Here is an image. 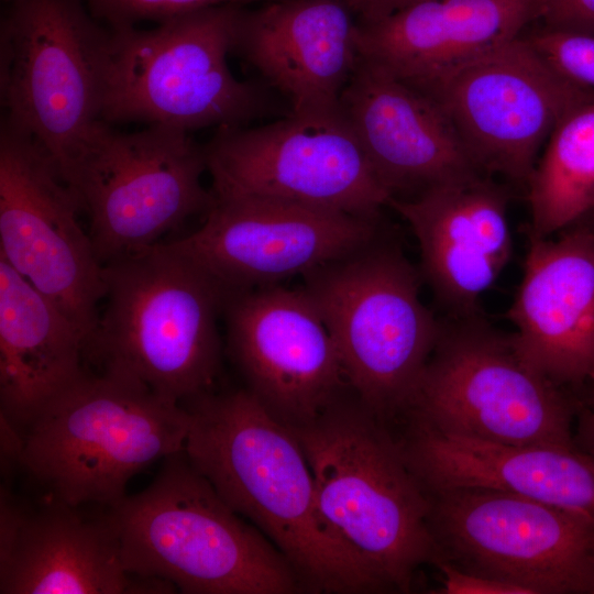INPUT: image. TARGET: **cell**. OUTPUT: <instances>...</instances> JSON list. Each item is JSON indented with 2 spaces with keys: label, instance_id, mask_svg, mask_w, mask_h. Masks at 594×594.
I'll return each mask as SVG.
<instances>
[{
  "label": "cell",
  "instance_id": "33",
  "mask_svg": "<svg viewBox=\"0 0 594 594\" xmlns=\"http://www.w3.org/2000/svg\"><path fill=\"white\" fill-rule=\"evenodd\" d=\"M593 417H594V408L592 409H586Z\"/></svg>",
  "mask_w": 594,
  "mask_h": 594
},
{
  "label": "cell",
  "instance_id": "5",
  "mask_svg": "<svg viewBox=\"0 0 594 594\" xmlns=\"http://www.w3.org/2000/svg\"><path fill=\"white\" fill-rule=\"evenodd\" d=\"M242 13L239 4H223L152 29H108L101 120L190 133L248 125L267 113L265 88L238 79L229 66Z\"/></svg>",
  "mask_w": 594,
  "mask_h": 594
},
{
  "label": "cell",
  "instance_id": "8",
  "mask_svg": "<svg viewBox=\"0 0 594 594\" xmlns=\"http://www.w3.org/2000/svg\"><path fill=\"white\" fill-rule=\"evenodd\" d=\"M579 405L532 371L482 314L449 317L403 416L439 432L506 444L576 446Z\"/></svg>",
  "mask_w": 594,
  "mask_h": 594
},
{
  "label": "cell",
  "instance_id": "10",
  "mask_svg": "<svg viewBox=\"0 0 594 594\" xmlns=\"http://www.w3.org/2000/svg\"><path fill=\"white\" fill-rule=\"evenodd\" d=\"M205 145L189 132L150 124L120 132L98 121L81 143L64 179L89 220L101 265L157 243L158 238L213 201L202 183Z\"/></svg>",
  "mask_w": 594,
  "mask_h": 594
},
{
  "label": "cell",
  "instance_id": "20",
  "mask_svg": "<svg viewBox=\"0 0 594 594\" xmlns=\"http://www.w3.org/2000/svg\"><path fill=\"white\" fill-rule=\"evenodd\" d=\"M235 52L293 112L340 110L360 57L358 22L342 0H274L241 16Z\"/></svg>",
  "mask_w": 594,
  "mask_h": 594
},
{
  "label": "cell",
  "instance_id": "25",
  "mask_svg": "<svg viewBox=\"0 0 594 594\" xmlns=\"http://www.w3.org/2000/svg\"><path fill=\"white\" fill-rule=\"evenodd\" d=\"M527 187L531 235L560 232L594 206V98L561 119Z\"/></svg>",
  "mask_w": 594,
  "mask_h": 594
},
{
  "label": "cell",
  "instance_id": "14",
  "mask_svg": "<svg viewBox=\"0 0 594 594\" xmlns=\"http://www.w3.org/2000/svg\"><path fill=\"white\" fill-rule=\"evenodd\" d=\"M487 175L528 184L554 128L594 98L558 73L526 34L453 69L425 90Z\"/></svg>",
  "mask_w": 594,
  "mask_h": 594
},
{
  "label": "cell",
  "instance_id": "11",
  "mask_svg": "<svg viewBox=\"0 0 594 594\" xmlns=\"http://www.w3.org/2000/svg\"><path fill=\"white\" fill-rule=\"evenodd\" d=\"M428 495L439 560L528 594H592V520L495 490L465 487Z\"/></svg>",
  "mask_w": 594,
  "mask_h": 594
},
{
  "label": "cell",
  "instance_id": "24",
  "mask_svg": "<svg viewBox=\"0 0 594 594\" xmlns=\"http://www.w3.org/2000/svg\"><path fill=\"white\" fill-rule=\"evenodd\" d=\"M79 329L0 256V408L22 433L85 371Z\"/></svg>",
  "mask_w": 594,
  "mask_h": 594
},
{
  "label": "cell",
  "instance_id": "21",
  "mask_svg": "<svg viewBox=\"0 0 594 594\" xmlns=\"http://www.w3.org/2000/svg\"><path fill=\"white\" fill-rule=\"evenodd\" d=\"M398 441L427 493L495 490L557 506L594 522V454L578 444L488 442L410 422Z\"/></svg>",
  "mask_w": 594,
  "mask_h": 594
},
{
  "label": "cell",
  "instance_id": "1",
  "mask_svg": "<svg viewBox=\"0 0 594 594\" xmlns=\"http://www.w3.org/2000/svg\"><path fill=\"white\" fill-rule=\"evenodd\" d=\"M184 406L190 415L184 446L189 462L280 551L302 591L394 590L326 518L298 439L245 387L212 391Z\"/></svg>",
  "mask_w": 594,
  "mask_h": 594
},
{
  "label": "cell",
  "instance_id": "29",
  "mask_svg": "<svg viewBox=\"0 0 594 594\" xmlns=\"http://www.w3.org/2000/svg\"><path fill=\"white\" fill-rule=\"evenodd\" d=\"M441 573V594H528L524 588L481 574L463 571L439 560L435 563Z\"/></svg>",
  "mask_w": 594,
  "mask_h": 594
},
{
  "label": "cell",
  "instance_id": "22",
  "mask_svg": "<svg viewBox=\"0 0 594 594\" xmlns=\"http://www.w3.org/2000/svg\"><path fill=\"white\" fill-rule=\"evenodd\" d=\"M77 508L55 499L33 513L1 485V594H133L106 516Z\"/></svg>",
  "mask_w": 594,
  "mask_h": 594
},
{
  "label": "cell",
  "instance_id": "2",
  "mask_svg": "<svg viewBox=\"0 0 594 594\" xmlns=\"http://www.w3.org/2000/svg\"><path fill=\"white\" fill-rule=\"evenodd\" d=\"M102 278L106 308L85 362L183 405L212 392L221 365L222 286L160 242L107 262Z\"/></svg>",
  "mask_w": 594,
  "mask_h": 594
},
{
  "label": "cell",
  "instance_id": "26",
  "mask_svg": "<svg viewBox=\"0 0 594 594\" xmlns=\"http://www.w3.org/2000/svg\"><path fill=\"white\" fill-rule=\"evenodd\" d=\"M90 13L110 30L136 26L143 21L166 20L223 4L274 0H84Z\"/></svg>",
  "mask_w": 594,
  "mask_h": 594
},
{
  "label": "cell",
  "instance_id": "16",
  "mask_svg": "<svg viewBox=\"0 0 594 594\" xmlns=\"http://www.w3.org/2000/svg\"><path fill=\"white\" fill-rule=\"evenodd\" d=\"M222 316L245 388L287 427L315 419L349 387L333 339L301 287L227 293Z\"/></svg>",
  "mask_w": 594,
  "mask_h": 594
},
{
  "label": "cell",
  "instance_id": "34",
  "mask_svg": "<svg viewBox=\"0 0 594 594\" xmlns=\"http://www.w3.org/2000/svg\"><path fill=\"white\" fill-rule=\"evenodd\" d=\"M592 594H594V582H593V587H592Z\"/></svg>",
  "mask_w": 594,
  "mask_h": 594
},
{
  "label": "cell",
  "instance_id": "9",
  "mask_svg": "<svg viewBox=\"0 0 594 594\" xmlns=\"http://www.w3.org/2000/svg\"><path fill=\"white\" fill-rule=\"evenodd\" d=\"M0 23L3 114L33 136L64 177L101 120L109 30L84 0H4Z\"/></svg>",
  "mask_w": 594,
  "mask_h": 594
},
{
  "label": "cell",
  "instance_id": "7",
  "mask_svg": "<svg viewBox=\"0 0 594 594\" xmlns=\"http://www.w3.org/2000/svg\"><path fill=\"white\" fill-rule=\"evenodd\" d=\"M189 424L183 404L86 369L23 431L22 468L59 502L110 506L134 475L184 450Z\"/></svg>",
  "mask_w": 594,
  "mask_h": 594
},
{
  "label": "cell",
  "instance_id": "27",
  "mask_svg": "<svg viewBox=\"0 0 594 594\" xmlns=\"http://www.w3.org/2000/svg\"><path fill=\"white\" fill-rule=\"evenodd\" d=\"M544 59L573 84L594 91V36L538 26L526 33Z\"/></svg>",
  "mask_w": 594,
  "mask_h": 594
},
{
  "label": "cell",
  "instance_id": "23",
  "mask_svg": "<svg viewBox=\"0 0 594 594\" xmlns=\"http://www.w3.org/2000/svg\"><path fill=\"white\" fill-rule=\"evenodd\" d=\"M543 0H421L358 23L360 55L419 90L539 21Z\"/></svg>",
  "mask_w": 594,
  "mask_h": 594
},
{
  "label": "cell",
  "instance_id": "13",
  "mask_svg": "<svg viewBox=\"0 0 594 594\" xmlns=\"http://www.w3.org/2000/svg\"><path fill=\"white\" fill-rule=\"evenodd\" d=\"M80 211L50 153L1 117L0 256L50 299L87 343L106 285L89 233L78 221Z\"/></svg>",
  "mask_w": 594,
  "mask_h": 594
},
{
  "label": "cell",
  "instance_id": "3",
  "mask_svg": "<svg viewBox=\"0 0 594 594\" xmlns=\"http://www.w3.org/2000/svg\"><path fill=\"white\" fill-rule=\"evenodd\" d=\"M105 516L129 574L165 579L185 594L302 591L287 559L222 499L184 450Z\"/></svg>",
  "mask_w": 594,
  "mask_h": 594
},
{
  "label": "cell",
  "instance_id": "4",
  "mask_svg": "<svg viewBox=\"0 0 594 594\" xmlns=\"http://www.w3.org/2000/svg\"><path fill=\"white\" fill-rule=\"evenodd\" d=\"M309 463L329 522L399 592H409L439 550L430 498L399 441L355 397L344 395L309 422L290 428Z\"/></svg>",
  "mask_w": 594,
  "mask_h": 594
},
{
  "label": "cell",
  "instance_id": "12",
  "mask_svg": "<svg viewBox=\"0 0 594 594\" xmlns=\"http://www.w3.org/2000/svg\"><path fill=\"white\" fill-rule=\"evenodd\" d=\"M215 196H257L377 220L392 199L341 112L217 129L205 145Z\"/></svg>",
  "mask_w": 594,
  "mask_h": 594
},
{
  "label": "cell",
  "instance_id": "31",
  "mask_svg": "<svg viewBox=\"0 0 594 594\" xmlns=\"http://www.w3.org/2000/svg\"><path fill=\"white\" fill-rule=\"evenodd\" d=\"M579 436L583 448L594 454V417L586 410H581Z\"/></svg>",
  "mask_w": 594,
  "mask_h": 594
},
{
  "label": "cell",
  "instance_id": "30",
  "mask_svg": "<svg viewBox=\"0 0 594 594\" xmlns=\"http://www.w3.org/2000/svg\"><path fill=\"white\" fill-rule=\"evenodd\" d=\"M361 24L381 21L421 0H342Z\"/></svg>",
  "mask_w": 594,
  "mask_h": 594
},
{
  "label": "cell",
  "instance_id": "19",
  "mask_svg": "<svg viewBox=\"0 0 594 594\" xmlns=\"http://www.w3.org/2000/svg\"><path fill=\"white\" fill-rule=\"evenodd\" d=\"M509 195L487 174L432 187L388 207L410 226L420 249L422 279L449 317L482 314L480 298L513 253Z\"/></svg>",
  "mask_w": 594,
  "mask_h": 594
},
{
  "label": "cell",
  "instance_id": "18",
  "mask_svg": "<svg viewBox=\"0 0 594 594\" xmlns=\"http://www.w3.org/2000/svg\"><path fill=\"white\" fill-rule=\"evenodd\" d=\"M554 240L528 234L508 319L532 371L566 389L594 385V229L576 221Z\"/></svg>",
  "mask_w": 594,
  "mask_h": 594
},
{
  "label": "cell",
  "instance_id": "17",
  "mask_svg": "<svg viewBox=\"0 0 594 594\" xmlns=\"http://www.w3.org/2000/svg\"><path fill=\"white\" fill-rule=\"evenodd\" d=\"M340 109L392 198L485 174L439 102L361 55Z\"/></svg>",
  "mask_w": 594,
  "mask_h": 594
},
{
  "label": "cell",
  "instance_id": "32",
  "mask_svg": "<svg viewBox=\"0 0 594 594\" xmlns=\"http://www.w3.org/2000/svg\"><path fill=\"white\" fill-rule=\"evenodd\" d=\"M578 221H582L594 229V206Z\"/></svg>",
  "mask_w": 594,
  "mask_h": 594
},
{
  "label": "cell",
  "instance_id": "15",
  "mask_svg": "<svg viewBox=\"0 0 594 594\" xmlns=\"http://www.w3.org/2000/svg\"><path fill=\"white\" fill-rule=\"evenodd\" d=\"M201 227L166 242L227 293L278 285L384 232L381 219L257 196H215Z\"/></svg>",
  "mask_w": 594,
  "mask_h": 594
},
{
  "label": "cell",
  "instance_id": "28",
  "mask_svg": "<svg viewBox=\"0 0 594 594\" xmlns=\"http://www.w3.org/2000/svg\"><path fill=\"white\" fill-rule=\"evenodd\" d=\"M540 26L594 36V0H543Z\"/></svg>",
  "mask_w": 594,
  "mask_h": 594
},
{
  "label": "cell",
  "instance_id": "6",
  "mask_svg": "<svg viewBox=\"0 0 594 594\" xmlns=\"http://www.w3.org/2000/svg\"><path fill=\"white\" fill-rule=\"evenodd\" d=\"M302 278L349 388L383 422L403 418L442 329L420 299V271L384 231Z\"/></svg>",
  "mask_w": 594,
  "mask_h": 594
}]
</instances>
